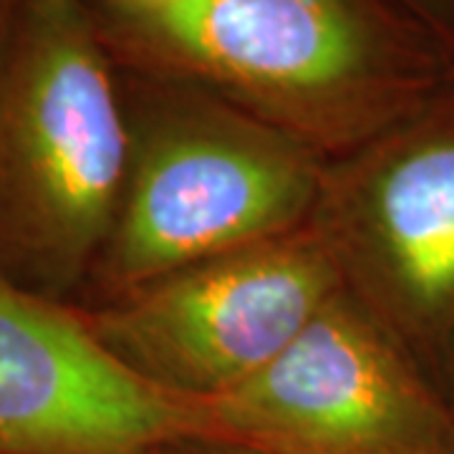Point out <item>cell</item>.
Wrapping results in <instances>:
<instances>
[{
	"mask_svg": "<svg viewBox=\"0 0 454 454\" xmlns=\"http://www.w3.org/2000/svg\"><path fill=\"white\" fill-rule=\"evenodd\" d=\"M116 66L195 86L325 162L454 83V53L396 0H86Z\"/></svg>",
	"mask_w": 454,
	"mask_h": 454,
	"instance_id": "obj_1",
	"label": "cell"
},
{
	"mask_svg": "<svg viewBox=\"0 0 454 454\" xmlns=\"http://www.w3.org/2000/svg\"><path fill=\"white\" fill-rule=\"evenodd\" d=\"M119 66L86 0H23L0 61V280L53 303L89 283L129 175Z\"/></svg>",
	"mask_w": 454,
	"mask_h": 454,
	"instance_id": "obj_2",
	"label": "cell"
},
{
	"mask_svg": "<svg viewBox=\"0 0 454 454\" xmlns=\"http://www.w3.org/2000/svg\"><path fill=\"white\" fill-rule=\"evenodd\" d=\"M129 175L91 283L101 303L310 225L325 160L195 86L119 66Z\"/></svg>",
	"mask_w": 454,
	"mask_h": 454,
	"instance_id": "obj_3",
	"label": "cell"
},
{
	"mask_svg": "<svg viewBox=\"0 0 454 454\" xmlns=\"http://www.w3.org/2000/svg\"><path fill=\"white\" fill-rule=\"evenodd\" d=\"M310 227L340 286L454 404V83L325 164Z\"/></svg>",
	"mask_w": 454,
	"mask_h": 454,
	"instance_id": "obj_4",
	"label": "cell"
},
{
	"mask_svg": "<svg viewBox=\"0 0 454 454\" xmlns=\"http://www.w3.org/2000/svg\"><path fill=\"white\" fill-rule=\"evenodd\" d=\"M339 288L309 225L177 268L82 316L149 389L207 402L262 372Z\"/></svg>",
	"mask_w": 454,
	"mask_h": 454,
	"instance_id": "obj_5",
	"label": "cell"
},
{
	"mask_svg": "<svg viewBox=\"0 0 454 454\" xmlns=\"http://www.w3.org/2000/svg\"><path fill=\"white\" fill-rule=\"evenodd\" d=\"M200 437L262 454H450L454 404L340 286L262 372L190 402Z\"/></svg>",
	"mask_w": 454,
	"mask_h": 454,
	"instance_id": "obj_6",
	"label": "cell"
},
{
	"mask_svg": "<svg viewBox=\"0 0 454 454\" xmlns=\"http://www.w3.org/2000/svg\"><path fill=\"white\" fill-rule=\"evenodd\" d=\"M190 402L149 389L79 310L0 280V454H172Z\"/></svg>",
	"mask_w": 454,
	"mask_h": 454,
	"instance_id": "obj_7",
	"label": "cell"
},
{
	"mask_svg": "<svg viewBox=\"0 0 454 454\" xmlns=\"http://www.w3.org/2000/svg\"><path fill=\"white\" fill-rule=\"evenodd\" d=\"M454 53V0H396Z\"/></svg>",
	"mask_w": 454,
	"mask_h": 454,
	"instance_id": "obj_8",
	"label": "cell"
},
{
	"mask_svg": "<svg viewBox=\"0 0 454 454\" xmlns=\"http://www.w3.org/2000/svg\"><path fill=\"white\" fill-rule=\"evenodd\" d=\"M172 454H262L255 450H247L240 444H230V442H220V439L195 437L182 442L179 447L172 450Z\"/></svg>",
	"mask_w": 454,
	"mask_h": 454,
	"instance_id": "obj_9",
	"label": "cell"
},
{
	"mask_svg": "<svg viewBox=\"0 0 454 454\" xmlns=\"http://www.w3.org/2000/svg\"><path fill=\"white\" fill-rule=\"evenodd\" d=\"M20 5H23V0H0V61H3V53L8 49Z\"/></svg>",
	"mask_w": 454,
	"mask_h": 454,
	"instance_id": "obj_10",
	"label": "cell"
},
{
	"mask_svg": "<svg viewBox=\"0 0 454 454\" xmlns=\"http://www.w3.org/2000/svg\"><path fill=\"white\" fill-rule=\"evenodd\" d=\"M450 454H454V439H452V452H450Z\"/></svg>",
	"mask_w": 454,
	"mask_h": 454,
	"instance_id": "obj_11",
	"label": "cell"
}]
</instances>
